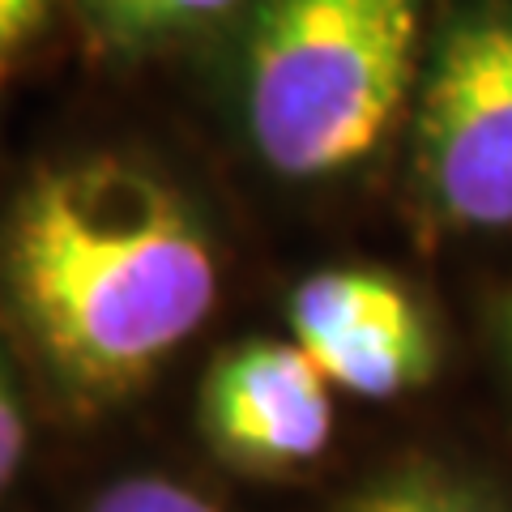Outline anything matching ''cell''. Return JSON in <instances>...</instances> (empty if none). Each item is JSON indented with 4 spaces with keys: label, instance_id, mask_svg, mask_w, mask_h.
Returning <instances> with one entry per match:
<instances>
[{
    "label": "cell",
    "instance_id": "9",
    "mask_svg": "<svg viewBox=\"0 0 512 512\" xmlns=\"http://www.w3.org/2000/svg\"><path fill=\"white\" fill-rule=\"evenodd\" d=\"M22 461H26V414L13 384L0 372V491L18 478Z\"/></svg>",
    "mask_w": 512,
    "mask_h": 512
},
{
    "label": "cell",
    "instance_id": "7",
    "mask_svg": "<svg viewBox=\"0 0 512 512\" xmlns=\"http://www.w3.org/2000/svg\"><path fill=\"white\" fill-rule=\"evenodd\" d=\"M94 13L120 39H163L231 13L239 0H90Z\"/></svg>",
    "mask_w": 512,
    "mask_h": 512
},
{
    "label": "cell",
    "instance_id": "8",
    "mask_svg": "<svg viewBox=\"0 0 512 512\" xmlns=\"http://www.w3.org/2000/svg\"><path fill=\"white\" fill-rule=\"evenodd\" d=\"M90 512H218L201 491H192L175 478L158 474H133L99 491Z\"/></svg>",
    "mask_w": 512,
    "mask_h": 512
},
{
    "label": "cell",
    "instance_id": "5",
    "mask_svg": "<svg viewBox=\"0 0 512 512\" xmlns=\"http://www.w3.org/2000/svg\"><path fill=\"white\" fill-rule=\"evenodd\" d=\"M201 427L244 470H299L333 440V384L295 342L235 346L205 376Z\"/></svg>",
    "mask_w": 512,
    "mask_h": 512
},
{
    "label": "cell",
    "instance_id": "10",
    "mask_svg": "<svg viewBox=\"0 0 512 512\" xmlns=\"http://www.w3.org/2000/svg\"><path fill=\"white\" fill-rule=\"evenodd\" d=\"M47 5L52 0H0V60L22 52L47 26Z\"/></svg>",
    "mask_w": 512,
    "mask_h": 512
},
{
    "label": "cell",
    "instance_id": "6",
    "mask_svg": "<svg viewBox=\"0 0 512 512\" xmlns=\"http://www.w3.org/2000/svg\"><path fill=\"white\" fill-rule=\"evenodd\" d=\"M342 512H491V508L440 474L410 470L380 478V483L359 491Z\"/></svg>",
    "mask_w": 512,
    "mask_h": 512
},
{
    "label": "cell",
    "instance_id": "4",
    "mask_svg": "<svg viewBox=\"0 0 512 512\" xmlns=\"http://www.w3.org/2000/svg\"><path fill=\"white\" fill-rule=\"evenodd\" d=\"M291 333L333 389L402 397L436 367V342L410 291L376 269H325L295 286Z\"/></svg>",
    "mask_w": 512,
    "mask_h": 512
},
{
    "label": "cell",
    "instance_id": "1",
    "mask_svg": "<svg viewBox=\"0 0 512 512\" xmlns=\"http://www.w3.org/2000/svg\"><path fill=\"white\" fill-rule=\"evenodd\" d=\"M5 274L43 359L82 402H124L218 303L201 218L120 154L39 171L13 205Z\"/></svg>",
    "mask_w": 512,
    "mask_h": 512
},
{
    "label": "cell",
    "instance_id": "2",
    "mask_svg": "<svg viewBox=\"0 0 512 512\" xmlns=\"http://www.w3.org/2000/svg\"><path fill=\"white\" fill-rule=\"evenodd\" d=\"M419 0H269L248 47L256 154L316 180L372 154L414 82Z\"/></svg>",
    "mask_w": 512,
    "mask_h": 512
},
{
    "label": "cell",
    "instance_id": "11",
    "mask_svg": "<svg viewBox=\"0 0 512 512\" xmlns=\"http://www.w3.org/2000/svg\"><path fill=\"white\" fill-rule=\"evenodd\" d=\"M504 325H508L504 333H508V350H512V308H508V320H504Z\"/></svg>",
    "mask_w": 512,
    "mask_h": 512
},
{
    "label": "cell",
    "instance_id": "3",
    "mask_svg": "<svg viewBox=\"0 0 512 512\" xmlns=\"http://www.w3.org/2000/svg\"><path fill=\"white\" fill-rule=\"evenodd\" d=\"M419 180L453 227H512V9L444 39L419 107Z\"/></svg>",
    "mask_w": 512,
    "mask_h": 512
}]
</instances>
